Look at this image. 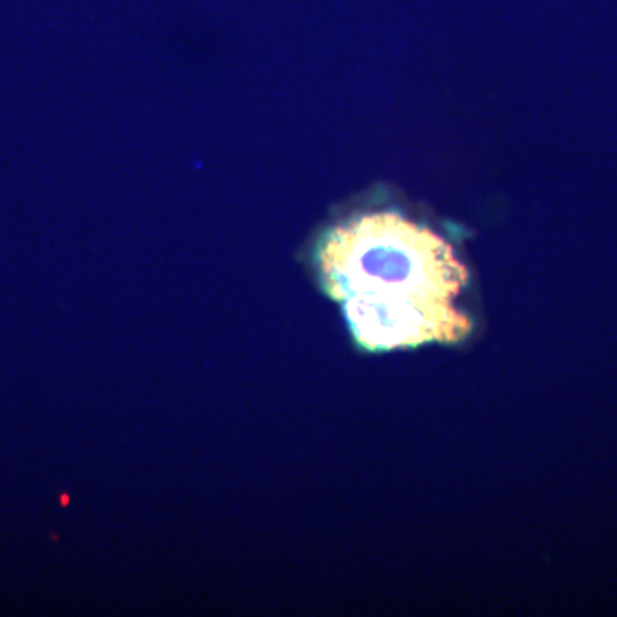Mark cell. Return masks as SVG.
Here are the masks:
<instances>
[{
    "label": "cell",
    "instance_id": "cell-1",
    "mask_svg": "<svg viewBox=\"0 0 617 617\" xmlns=\"http://www.w3.org/2000/svg\"><path fill=\"white\" fill-rule=\"evenodd\" d=\"M324 290L343 302L360 347L371 352L462 342L472 319L453 306L468 270L431 228L395 211L331 228L318 251Z\"/></svg>",
    "mask_w": 617,
    "mask_h": 617
}]
</instances>
